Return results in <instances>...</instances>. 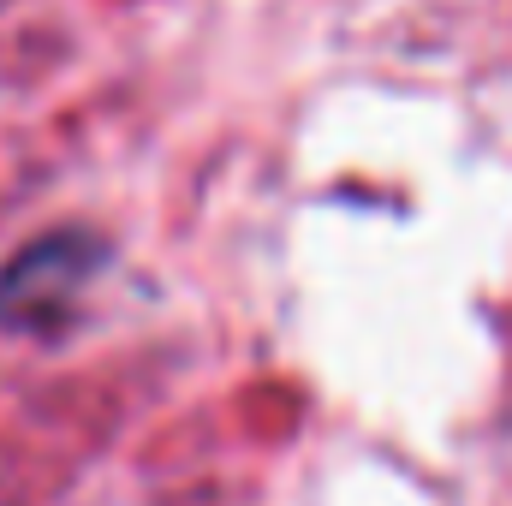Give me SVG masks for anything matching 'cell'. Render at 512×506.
Listing matches in <instances>:
<instances>
[{
    "label": "cell",
    "instance_id": "6da1fadb",
    "mask_svg": "<svg viewBox=\"0 0 512 506\" xmlns=\"http://www.w3.org/2000/svg\"><path fill=\"white\" fill-rule=\"evenodd\" d=\"M102 262H108V245L96 233H78V227L24 245L0 268V322L18 334H54L78 310V298Z\"/></svg>",
    "mask_w": 512,
    "mask_h": 506
}]
</instances>
